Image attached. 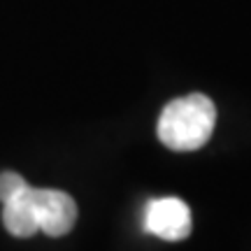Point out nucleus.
Instances as JSON below:
<instances>
[{
    "label": "nucleus",
    "mask_w": 251,
    "mask_h": 251,
    "mask_svg": "<svg viewBox=\"0 0 251 251\" xmlns=\"http://www.w3.org/2000/svg\"><path fill=\"white\" fill-rule=\"evenodd\" d=\"M216 126V107L205 93H191L163 107L158 140L172 151H196L205 147Z\"/></svg>",
    "instance_id": "f257e3e1"
},
{
    "label": "nucleus",
    "mask_w": 251,
    "mask_h": 251,
    "mask_svg": "<svg viewBox=\"0 0 251 251\" xmlns=\"http://www.w3.org/2000/svg\"><path fill=\"white\" fill-rule=\"evenodd\" d=\"M28 200L35 214L37 230L47 233L49 237H63L75 228L77 205L65 191L28 186Z\"/></svg>",
    "instance_id": "f03ea898"
},
{
    "label": "nucleus",
    "mask_w": 251,
    "mask_h": 251,
    "mask_svg": "<svg viewBox=\"0 0 251 251\" xmlns=\"http://www.w3.org/2000/svg\"><path fill=\"white\" fill-rule=\"evenodd\" d=\"M191 209L181 198H156L144 209V228L168 242H181L191 235Z\"/></svg>",
    "instance_id": "7ed1b4c3"
},
{
    "label": "nucleus",
    "mask_w": 251,
    "mask_h": 251,
    "mask_svg": "<svg viewBox=\"0 0 251 251\" xmlns=\"http://www.w3.org/2000/svg\"><path fill=\"white\" fill-rule=\"evenodd\" d=\"M2 224L14 237H33L37 233V221L28 200V186L12 200L2 202Z\"/></svg>",
    "instance_id": "20e7f679"
},
{
    "label": "nucleus",
    "mask_w": 251,
    "mask_h": 251,
    "mask_svg": "<svg viewBox=\"0 0 251 251\" xmlns=\"http://www.w3.org/2000/svg\"><path fill=\"white\" fill-rule=\"evenodd\" d=\"M26 179L19 172H0V200L7 202L26 188Z\"/></svg>",
    "instance_id": "39448f33"
}]
</instances>
